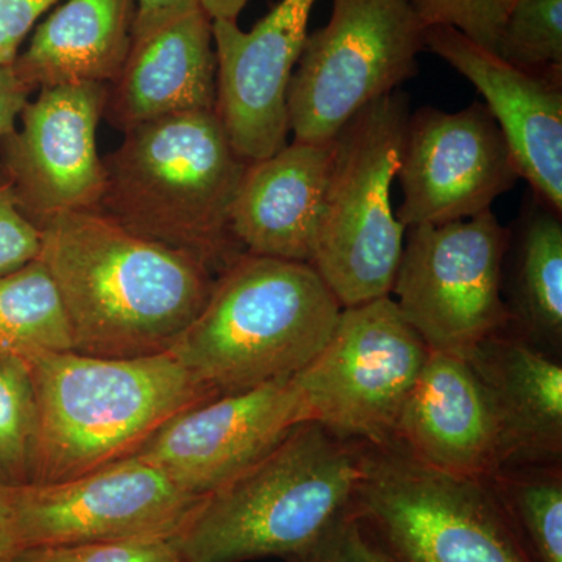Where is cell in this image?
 Instances as JSON below:
<instances>
[{
	"label": "cell",
	"instance_id": "obj_11",
	"mask_svg": "<svg viewBox=\"0 0 562 562\" xmlns=\"http://www.w3.org/2000/svg\"><path fill=\"white\" fill-rule=\"evenodd\" d=\"M205 497L132 457L66 482L11 486L22 550L173 539Z\"/></svg>",
	"mask_w": 562,
	"mask_h": 562
},
{
	"label": "cell",
	"instance_id": "obj_34",
	"mask_svg": "<svg viewBox=\"0 0 562 562\" xmlns=\"http://www.w3.org/2000/svg\"><path fill=\"white\" fill-rule=\"evenodd\" d=\"M21 552L13 501H11V486L0 482V562H16Z\"/></svg>",
	"mask_w": 562,
	"mask_h": 562
},
{
	"label": "cell",
	"instance_id": "obj_19",
	"mask_svg": "<svg viewBox=\"0 0 562 562\" xmlns=\"http://www.w3.org/2000/svg\"><path fill=\"white\" fill-rule=\"evenodd\" d=\"M465 360L479 375L497 420L502 468L561 464L560 358L506 328L480 344Z\"/></svg>",
	"mask_w": 562,
	"mask_h": 562
},
{
	"label": "cell",
	"instance_id": "obj_23",
	"mask_svg": "<svg viewBox=\"0 0 562 562\" xmlns=\"http://www.w3.org/2000/svg\"><path fill=\"white\" fill-rule=\"evenodd\" d=\"M69 350V321L43 262L0 277V358L29 366L40 355Z\"/></svg>",
	"mask_w": 562,
	"mask_h": 562
},
{
	"label": "cell",
	"instance_id": "obj_12",
	"mask_svg": "<svg viewBox=\"0 0 562 562\" xmlns=\"http://www.w3.org/2000/svg\"><path fill=\"white\" fill-rule=\"evenodd\" d=\"M106 95L109 85L101 83L43 88L0 144V181L36 227L61 214L99 211L105 168L98 127Z\"/></svg>",
	"mask_w": 562,
	"mask_h": 562
},
{
	"label": "cell",
	"instance_id": "obj_16",
	"mask_svg": "<svg viewBox=\"0 0 562 562\" xmlns=\"http://www.w3.org/2000/svg\"><path fill=\"white\" fill-rule=\"evenodd\" d=\"M431 50L465 77L508 143L520 179L562 213V77L528 72L447 25L425 32Z\"/></svg>",
	"mask_w": 562,
	"mask_h": 562
},
{
	"label": "cell",
	"instance_id": "obj_33",
	"mask_svg": "<svg viewBox=\"0 0 562 562\" xmlns=\"http://www.w3.org/2000/svg\"><path fill=\"white\" fill-rule=\"evenodd\" d=\"M31 94L13 66H0V144L16 128V121L25 103L31 101Z\"/></svg>",
	"mask_w": 562,
	"mask_h": 562
},
{
	"label": "cell",
	"instance_id": "obj_25",
	"mask_svg": "<svg viewBox=\"0 0 562 562\" xmlns=\"http://www.w3.org/2000/svg\"><path fill=\"white\" fill-rule=\"evenodd\" d=\"M36 439V398L31 369L0 358V482H32Z\"/></svg>",
	"mask_w": 562,
	"mask_h": 562
},
{
	"label": "cell",
	"instance_id": "obj_7",
	"mask_svg": "<svg viewBox=\"0 0 562 562\" xmlns=\"http://www.w3.org/2000/svg\"><path fill=\"white\" fill-rule=\"evenodd\" d=\"M351 513L390 562H531L486 482L362 443Z\"/></svg>",
	"mask_w": 562,
	"mask_h": 562
},
{
	"label": "cell",
	"instance_id": "obj_22",
	"mask_svg": "<svg viewBox=\"0 0 562 562\" xmlns=\"http://www.w3.org/2000/svg\"><path fill=\"white\" fill-rule=\"evenodd\" d=\"M503 301L508 330L561 360V213L536 195L509 228L503 262Z\"/></svg>",
	"mask_w": 562,
	"mask_h": 562
},
{
	"label": "cell",
	"instance_id": "obj_13",
	"mask_svg": "<svg viewBox=\"0 0 562 562\" xmlns=\"http://www.w3.org/2000/svg\"><path fill=\"white\" fill-rule=\"evenodd\" d=\"M397 177L403 198L395 217L405 228L490 211L520 179L501 127L482 103L454 113L425 106L409 114Z\"/></svg>",
	"mask_w": 562,
	"mask_h": 562
},
{
	"label": "cell",
	"instance_id": "obj_31",
	"mask_svg": "<svg viewBox=\"0 0 562 562\" xmlns=\"http://www.w3.org/2000/svg\"><path fill=\"white\" fill-rule=\"evenodd\" d=\"M63 0H0V66H11L44 14Z\"/></svg>",
	"mask_w": 562,
	"mask_h": 562
},
{
	"label": "cell",
	"instance_id": "obj_9",
	"mask_svg": "<svg viewBox=\"0 0 562 562\" xmlns=\"http://www.w3.org/2000/svg\"><path fill=\"white\" fill-rule=\"evenodd\" d=\"M428 353L391 295L342 308L324 349L294 375L306 419L346 441L394 446Z\"/></svg>",
	"mask_w": 562,
	"mask_h": 562
},
{
	"label": "cell",
	"instance_id": "obj_24",
	"mask_svg": "<svg viewBox=\"0 0 562 562\" xmlns=\"http://www.w3.org/2000/svg\"><path fill=\"white\" fill-rule=\"evenodd\" d=\"M484 482L531 562H562V462L509 465Z\"/></svg>",
	"mask_w": 562,
	"mask_h": 562
},
{
	"label": "cell",
	"instance_id": "obj_10",
	"mask_svg": "<svg viewBox=\"0 0 562 562\" xmlns=\"http://www.w3.org/2000/svg\"><path fill=\"white\" fill-rule=\"evenodd\" d=\"M509 228L492 210L405 231L391 297L428 349L468 358L508 328L503 262Z\"/></svg>",
	"mask_w": 562,
	"mask_h": 562
},
{
	"label": "cell",
	"instance_id": "obj_6",
	"mask_svg": "<svg viewBox=\"0 0 562 562\" xmlns=\"http://www.w3.org/2000/svg\"><path fill=\"white\" fill-rule=\"evenodd\" d=\"M401 91L362 109L333 139L312 266L342 308L391 295L405 231L391 202L409 120Z\"/></svg>",
	"mask_w": 562,
	"mask_h": 562
},
{
	"label": "cell",
	"instance_id": "obj_2",
	"mask_svg": "<svg viewBox=\"0 0 562 562\" xmlns=\"http://www.w3.org/2000/svg\"><path fill=\"white\" fill-rule=\"evenodd\" d=\"M103 158L99 211L125 231L188 255L214 277L246 254L232 209L247 165L216 111L146 122Z\"/></svg>",
	"mask_w": 562,
	"mask_h": 562
},
{
	"label": "cell",
	"instance_id": "obj_4",
	"mask_svg": "<svg viewBox=\"0 0 562 562\" xmlns=\"http://www.w3.org/2000/svg\"><path fill=\"white\" fill-rule=\"evenodd\" d=\"M342 305L308 262L244 254L169 350L211 398L292 379L328 342Z\"/></svg>",
	"mask_w": 562,
	"mask_h": 562
},
{
	"label": "cell",
	"instance_id": "obj_32",
	"mask_svg": "<svg viewBox=\"0 0 562 562\" xmlns=\"http://www.w3.org/2000/svg\"><path fill=\"white\" fill-rule=\"evenodd\" d=\"M201 9L202 0H135L132 46Z\"/></svg>",
	"mask_w": 562,
	"mask_h": 562
},
{
	"label": "cell",
	"instance_id": "obj_21",
	"mask_svg": "<svg viewBox=\"0 0 562 562\" xmlns=\"http://www.w3.org/2000/svg\"><path fill=\"white\" fill-rule=\"evenodd\" d=\"M133 18L135 0H63L11 66L31 92L113 83L131 54Z\"/></svg>",
	"mask_w": 562,
	"mask_h": 562
},
{
	"label": "cell",
	"instance_id": "obj_26",
	"mask_svg": "<svg viewBox=\"0 0 562 562\" xmlns=\"http://www.w3.org/2000/svg\"><path fill=\"white\" fill-rule=\"evenodd\" d=\"M495 54L528 72L562 77V0H516Z\"/></svg>",
	"mask_w": 562,
	"mask_h": 562
},
{
	"label": "cell",
	"instance_id": "obj_5",
	"mask_svg": "<svg viewBox=\"0 0 562 562\" xmlns=\"http://www.w3.org/2000/svg\"><path fill=\"white\" fill-rule=\"evenodd\" d=\"M361 449L303 422L206 495L173 543L187 562L286 560L302 552L351 508Z\"/></svg>",
	"mask_w": 562,
	"mask_h": 562
},
{
	"label": "cell",
	"instance_id": "obj_15",
	"mask_svg": "<svg viewBox=\"0 0 562 562\" xmlns=\"http://www.w3.org/2000/svg\"><path fill=\"white\" fill-rule=\"evenodd\" d=\"M316 0H281L249 32L213 21L216 111L233 149L246 162L288 144V87L305 44Z\"/></svg>",
	"mask_w": 562,
	"mask_h": 562
},
{
	"label": "cell",
	"instance_id": "obj_29",
	"mask_svg": "<svg viewBox=\"0 0 562 562\" xmlns=\"http://www.w3.org/2000/svg\"><path fill=\"white\" fill-rule=\"evenodd\" d=\"M284 562H390L351 509L302 552Z\"/></svg>",
	"mask_w": 562,
	"mask_h": 562
},
{
	"label": "cell",
	"instance_id": "obj_17",
	"mask_svg": "<svg viewBox=\"0 0 562 562\" xmlns=\"http://www.w3.org/2000/svg\"><path fill=\"white\" fill-rule=\"evenodd\" d=\"M392 447L453 479L484 482L502 468L497 420L471 362L430 350Z\"/></svg>",
	"mask_w": 562,
	"mask_h": 562
},
{
	"label": "cell",
	"instance_id": "obj_14",
	"mask_svg": "<svg viewBox=\"0 0 562 562\" xmlns=\"http://www.w3.org/2000/svg\"><path fill=\"white\" fill-rule=\"evenodd\" d=\"M308 422L294 376L225 395L180 413L135 458L206 497Z\"/></svg>",
	"mask_w": 562,
	"mask_h": 562
},
{
	"label": "cell",
	"instance_id": "obj_30",
	"mask_svg": "<svg viewBox=\"0 0 562 562\" xmlns=\"http://www.w3.org/2000/svg\"><path fill=\"white\" fill-rule=\"evenodd\" d=\"M40 228L18 206L13 192L0 181V277L38 260Z\"/></svg>",
	"mask_w": 562,
	"mask_h": 562
},
{
	"label": "cell",
	"instance_id": "obj_8",
	"mask_svg": "<svg viewBox=\"0 0 562 562\" xmlns=\"http://www.w3.org/2000/svg\"><path fill=\"white\" fill-rule=\"evenodd\" d=\"M425 32L412 0H333L330 21L306 36L288 87L294 139L330 143L362 109L413 79Z\"/></svg>",
	"mask_w": 562,
	"mask_h": 562
},
{
	"label": "cell",
	"instance_id": "obj_20",
	"mask_svg": "<svg viewBox=\"0 0 562 562\" xmlns=\"http://www.w3.org/2000/svg\"><path fill=\"white\" fill-rule=\"evenodd\" d=\"M213 21L198 10L132 46L109 85L105 114L122 132L177 114L216 106Z\"/></svg>",
	"mask_w": 562,
	"mask_h": 562
},
{
	"label": "cell",
	"instance_id": "obj_27",
	"mask_svg": "<svg viewBox=\"0 0 562 562\" xmlns=\"http://www.w3.org/2000/svg\"><path fill=\"white\" fill-rule=\"evenodd\" d=\"M516 0H412L427 27L447 25L495 54Z\"/></svg>",
	"mask_w": 562,
	"mask_h": 562
},
{
	"label": "cell",
	"instance_id": "obj_3",
	"mask_svg": "<svg viewBox=\"0 0 562 562\" xmlns=\"http://www.w3.org/2000/svg\"><path fill=\"white\" fill-rule=\"evenodd\" d=\"M32 482H66L136 453L173 417L213 401L171 353L102 358L50 351L31 364Z\"/></svg>",
	"mask_w": 562,
	"mask_h": 562
},
{
	"label": "cell",
	"instance_id": "obj_35",
	"mask_svg": "<svg viewBox=\"0 0 562 562\" xmlns=\"http://www.w3.org/2000/svg\"><path fill=\"white\" fill-rule=\"evenodd\" d=\"M249 0H202V10L211 21L238 22Z\"/></svg>",
	"mask_w": 562,
	"mask_h": 562
},
{
	"label": "cell",
	"instance_id": "obj_28",
	"mask_svg": "<svg viewBox=\"0 0 562 562\" xmlns=\"http://www.w3.org/2000/svg\"><path fill=\"white\" fill-rule=\"evenodd\" d=\"M16 562H187L171 539L72 543L22 550Z\"/></svg>",
	"mask_w": 562,
	"mask_h": 562
},
{
	"label": "cell",
	"instance_id": "obj_1",
	"mask_svg": "<svg viewBox=\"0 0 562 562\" xmlns=\"http://www.w3.org/2000/svg\"><path fill=\"white\" fill-rule=\"evenodd\" d=\"M74 351L102 358L165 353L209 302L216 277L201 262L125 231L101 211L40 225Z\"/></svg>",
	"mask_w": 562,
	"mask_h": 562
},
{
	"label": "cell",
	"instance_id": "obj_18",
	"mask_svg": "<svg viewBox=\"0 0 562 562\" xmlns=\"http://www.w3.org/2000/svg\"><path fill=\"white\" fill-rule=\"evenodd\" d=\"M333 158L330 143L286 144L249 162L232 209V232L246 254L308 262Z\"/></svg>",
	"mask_w": 562,
	"mask_h": 562
}]
</instances>
